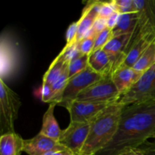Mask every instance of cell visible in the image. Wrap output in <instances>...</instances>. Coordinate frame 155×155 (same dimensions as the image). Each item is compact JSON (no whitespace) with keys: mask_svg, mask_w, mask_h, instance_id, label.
Instances as JSON below:
<instances>
[{"mask_svg":"<svg viewBox=\"0 0 155 155\" xmlns=\"http://www.w3.org/2000/svg\"><path fill=\"white\" fill-rule=\"evenodd\" d=\"M24 147V139L18 133H6L1 136L0 155H21Z\"/></svg>","mask_w":155,"mask_h":155,"instance_id":"obj_14","label":"cell"},{"mask_svg":"<svg viewBox=\"0 0 155 155\" xmlns=\"http://www.w3.org/2000/svg\"><path fill=\"white\" fill-rule=\"evenodd\" d=\"M75 155H81V154H75Z\"/></svg>","mask_w":155,"mask_h":155,"instance_id":"obj_31","label":"cell"},{"mask_svg":"<svg viewBox=\"0 0 155 155\" xmlns=\"http://www.w3.org/2000/svg\"><path fill=\"white\" fill-rule=\"evenodd\" d=\"M120 18V14L117 12H115L111 16L109 17L107 19V28L113 30L116 27Z\"/></svg>","mask_w":155,"mask_h":155,"instance_id":"obj_28","label":"cell"},{"mask_svg":"<svg viewBox=\"0 0 155 155\" xmlns=\"http://www.w3.org/2000/svg\"><path fill=\"white\" fill-rule=\"evenodd\" d=\"M21 101L18 95L0 78V123L2 135L15 133V122L18 116Z\"/></svg>","mask_w":155,"mask_h":155,"instance_id":"obj_3","label":"cell"},{"mask_svg":"<svg viewBox=\"0 0 155 155\" xmlns=\"http://www.w3.org/2000/svg\"><path fill=\"white\" fill-rule=\"evenodd\" d=\"M96 36L94 35H88L86 37L78 42L79 49L82 54H87L89 55L94 49L95 41Z\"/></svg>","mask_w":155,"mask_h":155,"instance_id":"obj_22","label":"cell"},{"mask_svg":"<svg viewBox=\"0 0 155 155\" xmlns=\"http://www.w3.org/2000/svg\"><path fill=\"white\" fill-rule=\"evenodd\" d=\"M139 101L155 102V64L144 72L140 80L120 97L118 103L125 107Z\"/></svg>","mask_w":155,"mask_h":155,"instance_id":"obj_4","label":"cell"},{"mask_svg":"<svg viewBox=\"0 0 155 155\" xmlns=\"http://www.w3.org/2000/svg\"><path fill=\"white\" fill-rule=\"evenodd\" d=\"M89 130L90 122L71 121L69 126L65 130H61L58 142L74 154H79L86 143Z\"/></svg>","mask_w":155,"mask_h":155,"instance_id":"obj_8","label":"cell"},{"mask_svg":"<svg viewBox=\"0 0 155 155\" xmlns=\"http://www.w3.org/2000/svg\"><path fill=\"white\" fill-rule=\"evenodd\" d=\"M155 64V39L133 67L140 72H145Z\"/></svg>","mask_w":155,"mask_h":155,"instance_id":"obj_18","label":"cell"},{"mask_svg":"<svg viewBox=\"0 0 155 155\" xmlns=\"http://www.w3.org/2000/svg\"><path fill=\"white\" fill-rule=\"evenodd\" d=\"M111 104L74 100L67 106L71 122H90L97 114Z\"/></svg>","mask_w":155,"mask_h":155,"instance_id":"obj_9","label":"cell"},{"mask_svg":"<svg viewBox=\"0 0 155 155\" xmlns=\"http://www.w3.org/2000/svg\"><path fill=\"white\" fill-rule=\"evenodd\" d=\"M116 12L120 15L136 12L133 0H113Z\"/></svg>","mask_w":155,"mask_h":155,"instance_id":"obj_23","label":"cell"},{"mask_svg":"<svg viewBox=\"0 0 155 155\" xmlns=\"http://www.w3.org/2000/svg\"><path fill=\"white\" fill-rule=\"evenodd\" d=\"M78 23L74 22L68 27L66 32V45H71L76 43Z\"/></svg>","mask_w":155,"mask_h":155,"instance_id":"obj_25","label":"cell"},{"mask_svg":"<svg viewBox=\"0 0 155 155\" xmlns=\"http://www.w3.org/2000/svg\"><path fill=\"white\" fill-rule=\"evenodd\" d=\"M112 38H113L112 30H110V29L107 27V28L104 29L103 31H101V33H98L96 36L93 51H95V50L102 49Z\"/></svg>","mask_w":155,"mask_h":155,"instance_id":"obj_21","label":"cell"},{"mask_svg":"<svg viewBox=\"0 0 155 155\" xmlns=\"http://www.w3.org/2000/svg\"><path fill=\"white\" fill-rule=\"evenodd\" d=\"M155 137V102L139 101L125 106L117 132L105 148L95 155H118L127 148H138Z\"/></svg>","mask_w":155,"mask_h":155,"instance_id":"obj_1","label":"cell"},{"mask_svg":"<svg viewBox=\"0 0 155 155\" xmlns=\"http://www.w3.org/2000/svg\"><path fill=\"white\" fill-rule=\"evenodd\" d=\"M80 55H82V54L79 49L78 42H76L71 45H65L64 48L59 53L57 58L62 61L69 64L71 61L80 57Z\"/></svg>","mask_w":155,"mask_h":155,"instance_id":"obj_20","label":"cell"},{"mask_svg":"<svg viewBox=\"0 0 155 155\" xmlns=\"http://www.w3.org/2000/svg\"><path fill=\"white\" fill-rule=\"evenodd\" d=\"M68 149L58 141L39 133L34 137L24 140V151L28 155H45L53 151Z\"/></svg>","mask_w":155,"mask_h":155,"instance_id":"obj_11","label":"cell"},{"mask_svg":"<svg viewBox=\"0 0 155 155\" xmlns=\"http://www.w3.org/2000/svg\"><path fill=\"white\" fill-rule=\"evenodd\" d=\"M139 18L138 12L120 15L117 24L112 30L113 37L121 35L133 34L137 26Z\"/></svg>","mask_w":155,"mask_h":155,"instance_id":"obj_16","label":"cell"},{"mask_svg":"<svg viewBox=\"0 0 155 155\" xmlns=\"http://www.w3.org/2000/svg\"><path fill=\"white\" fill-rule=\"evenodd\" d=\"M106 28H107V20L104 19V18L98 17L96 21L94 23L92 30H90V32H89V33L88 35L97 36L98 33H101V31H103Z\"/></svg>","mask_w":155,"mask_h":155,"instance_id":"obj_26","label":"cell"},{"mask_svg":"<svg viewBox=\"0 0 155 155\" xmlns=\"http://www.w3.org/2000/svg\"><path fill=\"white\" fill-rule=\"evenodd\" d=\"M89 65L97 73L105 77L111 74L114 61L102 48L91 52L89 55Z\"/></svg>","mask_w":155,"mask_h":155,"instance_id":"obj_13","label":"cell"},{"mask_svg":"<svg viewBox=\"0 0 155 155\" xmlns=\"http://www.w3.org/2000/svg\"><path fill=\"white\" fill-rule=\"evenodd\" d=\"M124 107L118 101L113 103L90 121L89 136L80 154L95 155L109 145L117 132Z\"/></svg>","mask_w":155,"mask_h":155,"instance_id":"obj_2","label":"cell"},{"mask_svg":"<svg viewBox=\"0 0 155 155\" xmlns=\"http://www.w3.org/2000/svg\"><path fill=\"white\" fill-rule=\"evenodd\" d=\"M103 77L104 76L97 73L89 65L83 71L69 79L58 105L66 108L67 106L76 100L83 90Z\"/></svg>","mask_w":155,"mask_h":155,"instance_id":"obj_6","label":"cell"},{"mask_svg":"<svg viewBox=\"0 0 155 155\" xmlns=\"http://www.w3.org/2000/svg\"><path fill=\"white\" fill-rule=\"evenodd\" d=\"M69 64L62 61L57 57L54 59L42 79V85L51 86L64 74Z\"/></svg>","mask_w":155,"mask_h":155,"instance_id":"obj_17","label":"cell"},{"mask_svg":"<svg viewBox=\"0 0 155 155\" xmlns=\"http://www.w3.org/2000/svg\"><path fill=\"white\" fill-rule=\"evenodd\" d=\"M45 155H75L72 151L68 149L58 150V151H53L47 153Z\"/></svg>","mask_w":155,"mask_h":155,"instance_id":"obj_30","label":"cell"},{"mask_svg":"<svg viewBox=\"0 0 155 155\" xmlns=\"http://www.w3.org/2000/svg\"><path fill=\"white\" fill-rule=\"evenodd\" d=\"M154 139H155V137H154Z\"/></svg>","mask_w":155,"mask_h":155,"instance_id":"obj_32","label":"cell"},{"mask_svg":"<svg viewBox=\"0 0 155 155\" xmlns=\"http://www.w3.org/2000/svg\"><path fill=\"white\" fill-rule=\"evenodd\" d=\"M100 2L101 1H90L84 7L81 17L77 21L78 28L76 42H80L86 37L92 30L94 23L98 17Z\"/></svg>","mask_w":155,"mask_h":155,"instance_id":"obj_12","label":"cell"},{"mask_svg":"<svg viewBox=\"0 0 155 155\" xmlns=\"http://www.w3.org/2000/svg\"><path fill=\"white\" fill-rule=\"evenodd\" d=\"M118 155H144L143 152L138 148H127Z\"/></svg>","mask_w":155,"mask_h":155,"instance_id":"obj_29","label":"cell"},{"mask_svg":"<svg viewBox=\"0 0 155 155\" xmlns=\"http://www.w3.org/2000/svg\"><path fill=\"white\" fill-rule=\"evenodd\" d=\"M89 66V55L82 54L80 57L71 61L68 64L69 79L83 71Z\"/></svg>","mask_w":155,"mask_h":155,"instance_id":"obj_19","label":"cell"},{"mask_svg":"<svg viewBox=\"0 0 155 155\" xmlns=\"http://www.w3.org/2000/svg\"><path fill=\"white\" fill-rule=\"evenodd\" d=\"M120 97V93L114 83L111 76L107 75L86 88L76 100L113 104L117 102Z\"/></svg>","mask_w":155,"mask_h":155,"instance_id":"obj_5","label":"cell"},{"mask_svg":"<svg viewBox=\"0 0 155 155\" xmlns=\"http://www.w3.org/2000/svg\"><path fill=\"white\" fill-rule=\"evenodd\" d=\"M116 12L114 5L113 1L110 2H100L99 12H98V17L104 18L107 20L110 16H111Z\"/></svg>","mask_w":155,"mask_h":155,"instance_id":"obj_24","label":"cell"},{"mask_svg":"<svg viewBox=\"0 0 155 155\" xmlns=\"http://www.w3.org/2000/svg\"><path fill=\"white\" fill-rule=\"evenodd\" d=\"M1 54V77L9 79L18 71L21 66V54L17 44L8 34H2L0 42Z\"/></svg>","mask_w":155,"mask_h":155,"instance_id":"obj_7","label":"cell"},{"mask_svg":"<svg viewBox=\"0 0 155 155\" xmlns=\"http://www.w3.org/2000/svg\"><path fill=\"white\" fill-rule=\"evenodd\" d=\"M143 74V72L136 71L133 68L120 64L114 68L110 76L122 96L140 80Z\"/></svg>","mask_w":155,"mask_h":155,"instance_id":"obj_10","label":"cell"},{"mask_svg":"<svg viewBox=\"0 0 155 155\" xmlns=\"http://www.w3.org/2000/svg\"><path fill=\"white\" fill-rule=\"evenodd\" d=\"M139 148L143 152L144 155H155V142L146 141Z\"/></svg>","mask_w":155,"mask_h":155,"instance_id":"obj_27","label":"cell"},{"mask_svg":"<svg viewBox=\"0 0 155 155\" xmlns=\"http://www.w3.org/2000/svg\"><path fill=\"white\" fill-rule=\"evenodd\" d=\"M57 104L54 102H51L49 104L48 109L43 115L42 128L39 133L47 137L58 141L61 130L58 124L54 114V107Z\"/></svg>","mask_w":155,"mask_h":155,"instance_id":"obj_15","label":"cell"}]
</instances>
